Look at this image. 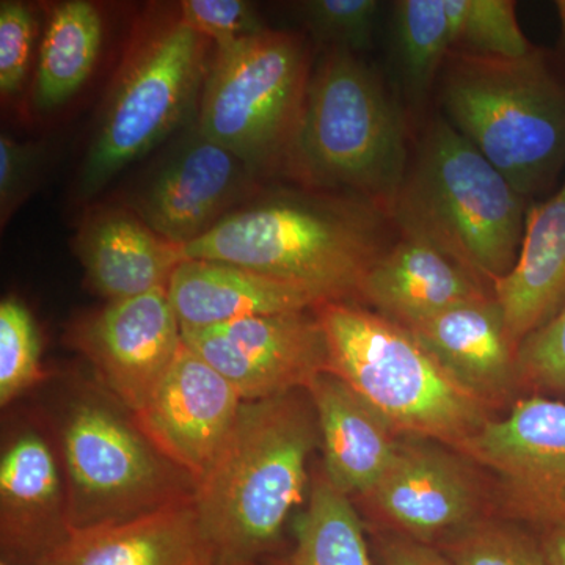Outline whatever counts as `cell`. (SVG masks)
<instances>
[{
    "mask_svg": "<svg viewBox=\"0 0 565 565\" xmlns=\"http://www.w3.org/2000/svg\"><path fill=\"white\" fill-rule=\"evenodd\" d=\"M250 167L196 134L134 199L131 210L163 239L185 247L258 192Z\"/></svg>",
    "mask_w": 565,
    "mask_h": 565,
    "instance_id": "9a60e30c",
    "label": "cell"
},
{
    "mask_svg": "<svg viewBox=\"0 0 565 565\" xmlns=\"http://www.w3.org/2000/svg\"><path fill=\"white\" fill-rule=\"evenodd\" d=\"M39 565H215L195 494L110 525L71 530Z\"/></svg>",
    "mask_w": 565,
    "mask_h": 565,
    "instance_id": "ac0fdd59",
    "label": "cell"
},
{
    "mask_svg": "<svg viewBox=\"0 0 565 565\" xmlns=\"http://www.w3.org/2000/svg\"><path fill=\"white\" fill-rule=\"evenodd\" d=\"M39 147L20 143L9 134L0 136V212L6 223L13 211L28 196L32 188L33 174L39 169Z\"/></svg>",
    "mask_w": 565,
    "mask_h": 565,
    "instance_id": "836d02e7",
    "label": "cell"
},
{
    "mask_svg": "<svg viewBox=\"0 0 565 565\" xmlns=\"http://www.w3.org/2000/svg\"><path fill=\"white\" fill-rule=\"evenodd\" d=\"M103 46V17L85 0L58 3L41 41L33 102L50 111L68 103L90 77Z\"/></svg>",
    "mask_w": 565,
    "mask_h": 565,
    "instance_id": "cb8c5ba5",
    "label": "cell"
},
{
    "mask_svg": "<svg viewBox=\"0 0 565 565\" xmlns=\"http://www.w3.org/2000/svg\"><path fill=\"white\" fill-rule=\"evenodd\" d=\"M167 291L181 327L193 329L313 310L321 305L313 294L289 282L210 259H184Z\"/></svg>",
    "mask_w": 565,
    "mask_h": 565,
    "instance_id": "7402d4cb",
    "label": "cell"
},
{
    "mask_svg": "<svg viewBox=\"0 0 565 565\" xmlns=\"http://www.w3.org/2000/svg\"><path fill=\"white\" fill-rule=\"evenodd\" d=\"M71 530L128 522L191 498L195 481L103 401L74 405L62 434Z\"/></svg>",
    "mask_w": 565,
    "mask_h": 565,
    "instance_id": "9c48e42d",
    "label": "cell"
},
{
    "mask_svg": "<svg viewBox=\"0 0 565 565\" xmlns=\"http://www.w3.org/2000/svg\"><path fill=\"white\" fill-rule=\"evenodd\" d=\"M550 565H565V522L539 531Z\"/></svg>",
    "mask_w": 565,
    "mask_h": 565,
    "instance_id": "d590c367",
    "label": "cell"
},
{
    "mask_svg": "<svg viewBox=\"0 0 565 565\" xmlns=\"http://www.w3.org/2000/svg\"><path fill=\"white\" fill-rule=\"evenodd\" d=\"M557 18H559L561 25V47H563L565 54V0H557L555 3Z\"/></svg>",
    "mask_w": 565,
    "mask_h": 565,
    "instance_id": "8d00e7d4",
    "label": "cell"
},
{
    "mask_svg": "<svg viewBox=\"0 0 565 565\" xmlns=\"http://www.w3.org/2000/svg\"><path fill=\"white\" fill-rule=\"evenodd\" d=\"M481 468L451 446L401 437L392 462L364 497L377 531L440 546L489 514Z\"/></svg>",
    "mask_w": 565,
    "mask_h": 565,
    "instance_id": "8fae6325",
    "label": "cell"
},
{
    "mask_svg": "<svg viewBox=\"0 0 565 565\" xmlns=\"http://www.w3.org/2000/svg\"><path fill=\"white\" fill-rule=\"evenodd\" d=\"M438 93L446 120L526 200L565 177V84L537 47L519 58L452 51Z\"/></svg>",
    "mask_w": 565,
    "mask_h": 565,
    "instance_id": "5b68a950",
    "label": "cell"
},
{
    "mask_svg": "<svg viewBox=\"0 0 565 565\" xmlns=\"http://www.w3.org/2000/svg\"><path fill=\"white\" fill-rule=\"evenodd\" d=\"M103 384L136 414L182 345L181 323L166 288L107 302L74 332Z\"/></svg>",
    "mask_w": 565,
    "mask_h": 565,
    "instance_id": "5bb4252c",
    "label": "cell"
},
{
    "mask_svg": "<svg viewBox=\"0 0 565 565\" xmlns=\"http://www.w3.org/2000/svg\"><path fill=\"white\" fill-rule=\"evenodd\" d=\"M392 52L405 99L415 107L423 106L452 52L446 0L394 2Z\"/></svg>",
    "mask_w": 565,
    "mask_h": 565,
    "instance_id": "484cf974",
    "label": "cell"
},
{
    "mask_svg": "<svg viewBox=\"0 0 565 565\" xmlns=\"http://www.w3.org/2000/svg\"><path fill=\"white\" fill-rule=\"evenodd\" d=\"M326 333L329 371L343 379L403 437L459 448L493 411L457 384L399 323L356 303L315 308Z\"/></svg>",
    "mask_w": 565,
    "mask_h": 565,
    "instance_id": "8992f818",
    "label": "cell"
},
{
    "mask_svg": "<svg viewBox=\"0 0 565 565\" xmlns=\"http://www.w3.org/2000/svg\"><path fill=\"white\" fill-rule=\"evenodd\" d=\"M516 363L522 392L564 401L565 305L552 321L519 344Z\"/></svg>",
    "mask_w": 565,
    "mask_h": 565,
    "instance_id": "4dcf8cb0",
    "label": "cell"
},
{
    "mask_svg": "<svg viewBox=\"0 0 565 565\" xmlns=\"http://www.w3.org/2000/svg\"><path fill=\"white\" fill-rule=\"evenodd\" d=\"M36 24L25 3L3 0L0 3V93L11 98L24 87L31 68Z\"/></svg>",
    "mask_w": 565,
    "mask_h": 565,
    "instance_id": "1f68e13d",
    "label": "cell"
},
{
    "mask_svg": "<svg viewBox=\"0 0 565 565\" xmlns=\"http://www.w3.org/2000/svg\"><path fill=\"white\" fill-rule=\"evenodd\" d=\"M452 51L484 57L519 58L534 50L512 0H446Z\"/></svg>",
    "mask_w": 565,
    "mask_h": 565,
    "instance_id": "4316f807",
    "label": "cell"
},
{
    "mask_svg": "<svg viewBox=\"0 0 565 565\" xmlns=\"http://www.w3.org/2000/svg\"><path fill=\"white\" fill-rule=\"evenodd\" d=\"M263 565H375L366 531L348 494L315 475L310 497L294 525L291 548Z\"/></svg>",
    "mask_w": 565,
    "mask_h": 565,
    "instance_id": "d4e9b609",
    "label": "cell"
},
{
    "mask_svg": "<svg viewBox=\"0 0 565 565\" xmlns=\"http://www.w3.org/2000/svg\"><path fill=\"white\" fill-rule=\"evenodd\" d=\"M492 294V288L445 253L399 234L364 278L362 300L375 313L408 329Z\"/></svg>",
    "mask_w": 565,
    "mask_h": 565,
    "instance_id": "44dd1931",
    "label": "cell"
},
{
    "mask_svg": "<svg viewBox=\"0 0 565 565\" xmlns=\"http://www.w3.org/2000/svg\"><path fill=\"white\" fill-rule=\"evenodd\" d=\"M526 199L444 115L427 122L394 200L392 221L493 288L514 269Z\"/></svg>",
    "mask_w": 565,
    "mask_h": 565,
    "instance_id": "3957f363",
    "label": "cell"
},
{
    "mask_svg": "<svg viewBox=\"0 0 565 565\" xmlns=\"http://www.w3.org/2000/svg\"><path fill=\"white\" fill-rule=\"evenodd\" d=\"M68 501L50 444L29 430L0 462V542L3 559L39 565L68 537Z\"/></svg>",
    "mask_w": 565,
    "mask_h": 565,
    "instance_id": "e0dca14e",
    "label": "cell"
},
{
    "mask_svg": "<svg viewBox=\"0 0 565 565\" xmlns=\"http://www.w3.org/2000/svg\"><path fill=\"white\" fill-rule=\"evenodd\" d=\"M0 565H31V564L17 563V561L3 559V557H2V561H0Z\"/></svg>",
    "mask_w": 565,
    "mask_h": 565,
    "instance_id": "74e56055",
    "label": "cell"
},
{
    "mask_svg": "<svg viewBox=\"0 0 565 565\" xmlns=\"http://www.w3.org/2000/svg\"><path fill=\"white\" fill-rule=\"evenodd\" d=\"M408 162L403 114L379 74L355 52L327 51L311 73L289 177L392 215Z\"/></svg>",
    "mask_w": 565,
    "mask_h": 565,
    "instance_id": "277c9868",
    "label": "cell"
},
{
    "mask_svg": "<svg viewBox=\"0 0 565 565\" xmlns=\"http://www.w3.org/2000/svg\"><path fill=\"white\" fill-rule=\"evenodd\" d=\"M43 377L39 330L31 311L17 299L0 303V404L20 397Z\"/></svg>",
    "mask_w": 565,
    "mask_h": 565,
    "instance_id": "f1b7e54d",
    "label": "cell"
},
{
    "mask_svg": "<svg viewBox=\"0 0 565 565\" xmlns=\"http://www.w3.org/2000/svg\"><path fill=\"white\" fill-rule=\"evenodd\" d=\"M493 296L516 344L565 305V177L555 195L527 207L514 269L494 282Z\"/></svg>",
    "mask_w": 565,
    "mask_h": 565,
    "instance_id": "603a6c76",
    "label": "cell"
},
{
    "mask_svg": "<svg viewBox=\"0 0 565 565\" xmlns=\"http://www.w3.org/2000/svg\"><path fill=\"white\" fill-rule=\"evenodd\" d=\"M397 237L392 217L373 204L281 191L237 207L182 247V256L236 264L302 288L321 303H355L371 267Z\"/></svg>",
    "mask_w": 565,
    "mask_h": 565,
    "instance_id": "6da1fadb",
    "label": "cell"
},
{
    "mask_svg": "<svg viewBox=\"0 0 565 565\" xmlns=\"http://www.w3.org/2000/svg\"><path fill=\"white\" fill-rule=\"evenodd\" d=\"M181 337L236 388L244 403L307 390L329 371L326 333L315 308L206 329L181 327Z\"/></svg>",
    "mask_w": 565,
    "mask_h": 565,
    "instance_id": "7c38bea8",
    "label": "cell"
},
{
    "mask_svg": "<svg viewBox=\"0 0 565 565\" xmlns=\"http://www.w3.org/2000/svg\"><path fill=\"white\" fill-rule=\"evenodd\" d=\"M457 451L489 473L498 516L535 533L565 522V401L520 397Z\"/></svg>",
    "mask_w": 565,
    "mask_h": 565,
    "instance_id": "30bf717a",
    "label": "cell"
},
{
    "mask_svg": "<svg viewBox=\"0 0 565 565\" xmlns=\"http://www.w3.org/2000/svg\"><path fill=\"white\" fill-rule=\"evenodd\" d=\"M311 73L310 44L300 33L264 29L217 47L196 134L234 152L256 177L288 174Z\"/></svg>",
    "mask_w": 565,
    "mask_h": 565,
    "instance_id": "52a82bcc",
    "label": "cell"
},
{
    "mask_svg": "<svg viewBox=\"0 0 565 565\" xmlns=\"http://www.w3.org/2000/svg\"><path fill=\"white\" fill-rule=\"evenodd\" d=\"M322 448V473L349 498L370 492L392 462L401 437L343 379L323 371L307 386Z\"/></svg>",
    "mask_w": 565,
    "mask_h": 565,
    "instance_id": "d6986e66",
    "label": "cell"
},
{
    "mask_svg": "<svg viewBox=\"0 0 565 565\" xmlns=\"http://www.w3.org/2000/svg\"><path fill=\"white\" fill-rule=\"evenodd\" d=\"M210 44L182 20L180 7L145 24L82 166L81 199L96 195L188 118L210 71Z\"/></svg>",
    "mask_w": 565,
    "mask_h": 565,
    "instance_id": "ba28073f",
    "label": "cell"
},
{
    "mask_svg": "<svg viewBox=\"0 0 565 565\" xmlns=\"http://www.w3.org/2000/svg\"><path fill=\"white\" fill-rule=\"evenodd\" d=\"M446 373L490 411L522 393L516 353L494 296L448 308L408 327Z\"/></svg>",
    "mask_w": 565,
    "mask_h": 565,
    "instance_id": "2e32d148",
    "label": "cell"
},
{
    "mask_svg": "<svg viewBox=\"0 0 565 565\" xmlns=\"http://www.w3.org/2000/svg\"><path fill=\"white\" fill-rule=\"evenodd\" d=\"M438 548L455 565H550L535 531L494 514L479 520Z\"/></svg>",
    "mask_w": 565,
    "mask_h": 565,
    "instance_id": "83f0119b",
    "label": "cell"
},
{
    "mask_svg": "<svg viewBox=\"0 0 565 565\" xmlns=\"http://www.w3.org/2000/svg\"><path fill=\"white\" fill-rule=\"evenodd\" d=\"M319 446L307 390L244 403L195 504L215 565H263L302 503L308 462Z\"/></svg>",
    "mask_w": 565,
    "mask_h": 565,
    "instance_id": "7a4b0ae2",
    "label": "cell"
},
{
    "mask_svg": "<svg viewBox=\"0 0 565 565\" xmlns=\"http://www.w3.org/2000/svg\"><path fill=\"white\" fill-rule=\"evenodd\" d=\"M384 3L377 0H307L297 11L316 40L355 52L373 47Z\"/></svg>",
    "mask_w": 565,
    "mask_h": 565,
    "instance_id": "f546056e",
    "label": "cell"
},
{
    "mask_svg": "<svg viewBox=\"0 0 565 565\" xmlns=\"http://www.w3.org/2000/svg\"><path fill=\"white\" fill-rule=\"evenodd\" d=\"M77 256L87 280L109 302L169 288L182 248L163 239L132 210L92 211L77 232Z\"/></svg>",
    "mask_w": 565,
    "mask_h": 565,
    "instance_id": "ffe728a7",
    "label": "cell"
},
{
    "mask_svg": "<svg viewBox=\"0 0 565 565\" xmlns=\"http://www.w3.org/2000/svg\"><path fill=\"white\" fill-rule=\"evenodd\" d=\"M243 404L236 388L182 343L132 419L150 444L199 486L221 455Z\"/></svg>",
    "mask_w": 565,
    "mask_h": 565,
    "instance_id": "4fadbf2b",
    "label": "cell"
},
{
    "mask_svg": "<svg viewBox=\"0 0 565 565\" xmlns=\"http://www.w3.org/2000/svg\"><path fill=\"white\" fill-rule=\"evenodd\" d=\"M182 20L215 44L226 47L264 31L255 6L244 0H184Z\"/></svg>",
    "mask_w": 565,
    "mask_h": 565,
    "instance_id": "d6a6232c",
    "label": "cell"
},
{
    "mask_svg": "<svg viewBox=\"0 0 565 565\" xmlns=\"http://www.w3.org/2000/svg\"><path fill=\"white\" fill-rule=\"evenodd\" d=\"M374 548L381 565H455L437 545L385 531H375Z\"/></svg>",
    "mask_w": 565,
    "mask_h": 565,
    "instance_id": "e575fe53",
    "label": "cell"
}]
</instances>
